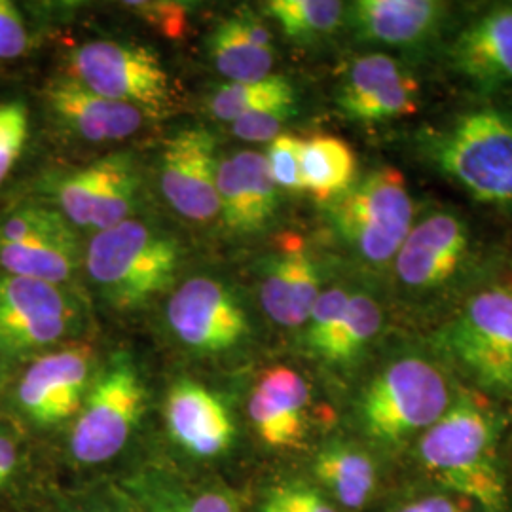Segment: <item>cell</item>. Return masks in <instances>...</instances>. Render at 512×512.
<instances>
[{"instance_id": "cell-1", "label": "cell", "mask_w": 512, "mask_h": 512, "mask_svg": "<svg viewBox=\"0 0 512 512\" xmlns=\"http://www.w3.org/2000/svg\"><path fill=\"white\" fill-rule=\"evenodd\" d=\"M499 437V414L475 391L461 389L450 408L414 442L416 458L440 490L469 499L480 512H503Z\"/></svg>"}, {"instance_id": "cell-2", "label": "cell", "mask_w": 512, "mask_h": 512, "mask_svg": "<svg viewBox=\"0 0 512 512\" xmlns=\"http://www.w3.org/2000/svg\"><path fill=\"white\" fill-rule=\"evenodd\" d=\"M423 154L471 200L512 215V103L456 112L427 135Z\"/></svg>"}, {"instance_id": "cell-3", "label": "cell", "mask_w": 512, "mask_h": 512, "mask_svg": "<svg viewBox=\"0 0 512 512\" xmlns=\"http://www.w3.org/2000/svg\"><path fill=\"white\" fill-rule=\"evenodd\" d=\"M456 393L439 361L421 351H404L366 385L359 401L361 429L378 446L401 448L420 439Z\"/></svg>"}, {"instance_id": "cell-4", "label": "cell", "mask_w": 512, "mask_h": 512, "mask_svg": "<svg viewBox=\"0 0 512 512\" xmlns=\"http://www.w3.org/2000/svg\"><path fill=\"white\" fill-rule=\"evenodd\" d=\"M480 256V239L465 213L429 207L416 217L391 264L393 281L404 302L437 304L473 279Z\"/></svg>"}, {"instance_id": "cell-5", "label": "cell", "mask_w": 512, "mask_h": 512, "mask_svg": "<svg viewBox=\"0 0 512 512\" xmlns=\"http://www.w3.org/2000/svg\"><path fill=\"white\" fill-rule=\"evenodd\" d=\"M181 264L177 239L128 219L93 236L86 268L110 306L135 310L165 293Z\"/></svg>"}, {"instance_id": "cell-6", "label": "cell", "mask_w": 512, "mask_h": 512, "mask_svg": "<svg viewBox=\"0 0 512 512\" xmlns=\"http://www.w3.org/2000/svg\"><path fill=\"white\" fill-rule=\"evenodd\" d=\"M435 346L478 391L512 399V285L476 289L442 325Z\"/></svg>"}, {"instance_id": "cell-7", "label": "cell", "mask_w": 512, "mask_h": 512, "mask_svg": "<svg viewBox=\"0 0 512 512\" xmlns=\"http://www.w3.org/2000/svg\"><path fill=\"white\" fill-rule=\"evenodd\" d=\"M416 217L412 192L393 165L372 169L330 207L336 234L376 270L393 264Z\"/></svg>"}, {"instance_id": "cell-8", "label": "cell", "mask_w": 512, "mask_h": 512, "mask_svg": "<svg viewBox=\"0 0 512 512\" xmlns=\"http://www.w3.org/2000/svg\"><path fill=\"white\" fill-rule=\"evenodd\" d=\"M147 408V387L129 355H114L93 380L74 416L71 458L82 467L116 458L133 437Z\"/></svg>"}, {"instance_id": "cell-9", "label": "cell", "mask_w": 512, "mask_h": 512, "mask_svg": "<svg viewBox=\"0 0 512 512\" xmlns=\"http://www.w3.org/2000/svg\"><path fill=\"white\" fill-rule=\"evenodd\" d=\"M71 76L103 97L164 118L177 109V93L162 61L150 48L110 40L88 42L71 57Z\"/></svg>"}, {"instance_id": "cell-10", "label": "cell", "mask_w": 512, "mask_h": 512, "mask_svg": "<svg viewBox=\"0 0 512 512\" xmlns=\"http://www.w3.org/2000/svg\"><path fill=\"white\" fill-rule=\"evenodd\" d=\"M78 311L59 289L37 279L0 275V355L25 357L69 336Z\"/></svg>"}, {"instance_id": "cell-11", "label": "cell", "mask_w": 512, "mask_h": 512, "mask_svg": "<svg viewBox=\"0 0 512 512\" xmlns=\"http://www.w3.org/2000/svg\"><path fill=\"white\" fill-rule=\"evenodd\" d=\"M384 329V308L372 294L332 287L319 294L304 325V346L329 366L355 363Z\"/></svg>"}, {"instance_id": "cell-12", "label": "cell", "mask_w": 512, "mask_h": 512, "mask_svg": "<svg viewBox=\"0 0 512 512\" xmlns=\"http://www.w3.org/2000/svg\"><path fill=\"white\" fill-rule=\"evenodd\" d=\"M139 177L129 154H109L55 183L59 211L71 224L97 232L129 219Z\"/></svg>"}, {"instance_id": "cell-13", "label": "cell", "mask_w": 512, "mask_h": 512, "mask_svg": "<svg viewBox=\"0 0 512 512\" xmlns=\"http://www.w3.org/2000/svg\"><path fill=\"white\" fill-rule=\"evenodd\" d=\"M336 105L359 124L395 122L420 109V80L393 55H363L351 63L340 82Z\"/></svg>"}, {"instance_id": "cell-14", "label": "cell", "mask_w": 512, "mask_h": 512, "mask_svg": "<svg viewBox=\"0 0 512 512\" xmlns=\"http://www.w3.org/2000/svg\"><path fill=\"white\" fill-rule=\"evenodd\" d=\"M167 323L181 344L202 353L236 348L249 332L238 298L211 277H194L171 296Z\"/></svg>"}, {"instance_id": "cell-15", "label": "cell", "mask_w": 512, "mask_h": 512, "mask_svg": "<svg viewBox=\"0 0 512 512\" xmlns=\"http://www.w3.org/2000/svg\"><path fill=\"white\" fill-rule=\"evenodd\" d=\"M93 351L88 346L57 349L37 357L19 380L18 404L37 425L74 418L92 385Z\"/></svg>"}, {"instance_id": "cell-16", "label": "cell", "mask_w": 512, "mask_h": 512, "mask_svg": "<svg viewBox=\"0 0 512 512\" xmlns=\"http://www.w3.org/2000/svg\"><path fill=\"white\" fill-rule=\"evenodd\" d=\"M215 137L202 128L179 131L165 143L162 192L169 205L196 222L220 213Z\"/></svg>"}, {"instance_id": "cell-17", "label": "cell", "mask_w": 512, "mask_h": 512, "mask_svg": "<svg viewBox=\"0 0 512 512\" xmlns=\"http://www.w3.org/2000/svg\"><path fill=\"white\" fill-rule=\"evenodd\" d=\"M454 73L480 92L512 88V2L495 4L469 19L448 46Z\"/></svg>"}, {"instance_id": "cell-18", "label": "cell", "mask_w": 512, "mask_h": 512, "mask_svg": "<svg viewBox=\"0 0 512 512\" xmlns=\"http://www.w3.org/2000/svg\"><path fill=\"white\" fill-rule=\"evenodd\" d=\"M165 421L173 442L194 458H219L230 450L236 435L226 404L192 380H181L169 389Z\"/></svg>"}, {"instance_id": "cell-19", "label": "cell", "mask_w": 512, "mask_h": 512, "mask_svg": "<svg viewBox=\"0 0 512 512\" xmlns=\"http://www.w3.org/2000/svg\"><path fill=\"white\" fill-rule=\"evenodd\" d=\"M249 418L268 448L296 450L308 435L310 387L289 366L268 368L249 397Z\"/></svg>"}, {"instance_id": "cell-20", "label": "cell", "mask_w": 512, "mask_h": 512, "mask_svg": "<svg viewBox=\"0 0 512 512\" xmlns=\"http://www.w3.org/2000/svg\"><path fill=\"white\" fill-rule=\"evenodd\" d=\"M448 16L450 4L435 0H359L349 10L357 37L401 50L421 48L440 37Z\"/></svg>"}, {"instance_id": "cell-21", "label": "cell", "mask_w": 512, "mask_h": 512, "mask_svg": "<svg viewBox=\"0 0 512 512\" xmlns=\"http://www.w3.org/2000/svg\"><path fill=\"white\" fill-rule=\"evenodd\" d=\"M46 101L65 128L92 143L122 141L135 135L145 120L141 110L103 97L73 76L52 80Z\"/></svg>"}, {"instance_id": "cell-22", "label": "cell", "mask_w": 512, "mask_h": 512, "mask_svg": "<svg viewBox=\"0 0 512 512\" xmlns=\"http://www.w3.org/2000/svg\"><path fill=\"white\" fill-rule=\"evenodd\" d=\"M321 293L319 268L298 238L270 260L260 283L262 308L287 329L306 325Z\"/></svg>"}, {"instance_id": "cell-23", "label": "cell", "mask_w": 512, "mask_h": 512, "mask_svg": "<svg viewBox=\"0 0 512 512\" xmlns=\"http://www.w3.org/2000/svg\"><path fill=\"white\" fill-rule=\"evenodd\" d=\"M207 50L217 71L230 82H256L272 76L274 38L253 16L224 19L211 33Z\"/></svg>"}, {"instance_id": "cell-24", "label": "cell", "mask_w": 512, "mask_h": 512, "mask_svg": "<svg viewBox=\"0 0 512 512\" xmlns=\"http://www.w3.org/2000/svg\"><path fill=\"white\" fill-rule=\"evenodd\" d=\"M129 494L141 512H239L238 499L230 490L194 484L162 469H148L131 478Z\"/></svg>"}, {"instance_id": "cell-25", "label": "cell", "mask_w": 512, "mask_h": 512, "mask_svg": "<svg viewBox=\"0 0 512 512\" xmlns=\"http://www.w3.org/2000/svg\"><path fill=\"white\" fill-rule=\"evenodd\" d=\"M313 475L334 503L349 511H359L378 488L376 461L363 448L332 440L313 459Z\"/></svg>"}, {"instance_id": "cell-26", "label": "cell", "mask_w": 512, "mask_h": 512, "mask_svg": "<svg viewBox=\"0 0 512 512\" xmlns=\"http://www.w3.org/2000/svg\"><path fill=\"white\" fill-rule=\"evenodd\" d=\"M357 158L346 141L334 135H315L304 141L302 179L317 202H334L355 183Z\"/></svg>"}, {"instance_id": "cell-27", "label": "cell", "mask_w": 512, "mask_h": 512, "mask_svg": "<svg viewBox=\"0 0 512 512\" xmlns=\"http://www.w3.org/2000/svg\"><path fill=\"white\" fill-rule=\"evenodd\" d=\"M78 266L76 238L42 239L29 243H0V270L4 275L61 285Z\"/></svg>"}, {"instance_id": "cell-28", "label": "cell", "mask_w": 512, "mask_h": 512, "mask_svg": "<svg viewBox=\"0 0 512 512\" xmlns=\"http://www.w3.org/2000/svg\"><path fill=\"white\" fill-rule=\"evenodd\" d=\"M296 107L293 84L279 74L256 82H228L211 97V112L224 122H234L256 110Z\"/></svg>"}, {"instance_id": "cell-29", "label": "cell", "mask_w": 512, "mask_h": 512, "mask_svg": "<svg viewBox=\"0 0 512 512\" xmlns=\"http://www.w3.org/2000/svg\"><path fill=\"white\" fill-rule=\"evenodd\" d=\"M238 167L239 181L245 202V234L266 228L277 211V184L274 183L266 156L253 150H243L232 156Z\"/></svg>"}, {"instance_id": "cell-30", "label": "cell", "mask_w": 512, "mask_h": 512, "mask_svg": "<svg viewBox=\"0 0 512 512\" xmlns=\"http://www.w3.org/2000/svg\"><path fill=\"white\" fill-rule=\"evenodd\" d=\"M266 8L283 33L298 42L330 35L346 12L338 0H272Z\"/></svg>"}, {"instance_id": "cell-31", "label": "cell", "mask_w": 512, "mask_h": 512, "mask_svg": "<svg viewBox=\"0 0 512 512\" xmlns=\"http://www.w3.org/2000/svg\"><path fill=\"white\" fill-rule=\"evenodd\" d=\"M71 236H74L71 222L61 211L44 205H23L0 220V243H29Z\"/></svg>"}, {"instance_id": "cell-32", "label": "cell", "mask_w": 512, "mask_h": 512, "mask_svg": "<svg viewBox=\"0 0 512 512\" xmlns=\"http://www.w3.org/2000/svg\"><path fill=\"white\" fill-rule=\"evenodd\" d=\"M29 137V110L21 101L0 103V184L19 160Z\"/></svg>"}, {"instance_id": "cell-33", "label": "cell", "mask_w": 512, "mask_h": 512, "mask_svg": "<svg viewBox=\"0 0 512 512\" xmlns=\"http://www.w3.org/2000/svg\"><path fill=\"white\" fill-rule=\"evenodd\" d=\"M302 148L304 141L291 133H281L270 143L266 162L277 188L306 192L302 179Z\"/></svg>"}, {"instance_id": "cell-34", "label": "cell", "mask_w": 512, "mask_h": 512, "mask_svg": "<svg viewBox=\"0 0 512 512\" xmlns=\"http://www.w3.org/2000/svg\"><path fill=\"white\" fill-rule=\"evenodd\" d=\"M260 512H338V509L327 495L310 484L285 482L266 494Z\"/></svg>"}, {"instance_id": "cell-35", "label": "cell", "mask_w": 512, "mask_h": 512, "mask_svg": "<svg viewBox=\"0 0 512 512\" xmlns=\"http://www.w3.org/2000/svg\"><path fill=\"white\" fill-rule=\"evenodd\" d=\"M126 8L169 40L183 38L188 29L190 10L181 2H126Z\"/></svg>"}, {"instance_id": "cell-36", "label": "cell", "mask_w": 512, "mask_h": 512, "mask_svg": "<svg viewBox=\"0 0 512 512\" xmlns=\"http://www.w3.org/2000/svg\"><path fill=\"white\" fill-rule=\"evenodd\" d=\"M296 114V107L256 110L232 122V133L247 143H272L289 118Z\"/></svg>"}, {"instance_id": "cell-37", "label": "cell", "mask_w": 512, "mask_h": 512, "mask_svg": "<svg viewBox=\"0 0 512 512\" xmlns=\"http://www.w3.org/2000/svg\"><path fill=\"white\" fill-rule=\"evenodd\" d=\"M29 31L16 4L0 0V61L18 59L29 50Z\"/></svg>"}, {"instance_id": "cell-38", "label": "cell", "mask_w": 512, "mask_h": 512, "mask_svg": "<svg viewBox=\"0 0 512 512\" xmlns=\"http://www.w3.org/2000/svg\"><path fill=\"white\" fill-rule=\"evenodd\" d=\"M391 512H480L475 505L459 495L435 490L414 495L401 501Z\"/></svg>"}, {"instance_id": "cell-39", "label": "cell", "mask_w": 512, "mask_h": 512, "mask_svg": "<svg viewBox=\"0 0 512 512\" xmlns=\"http://www.w3.org/2000/svg\"><path fill=\"white\" fill-rule=\"evenodd\" d=\"M61 512H139L137 503L124 494L84 495Z\"/></svg>"}, {"instance_id": "cell-40", "label": "cell", "mask_w": 512, "mask_h": 512, "mask_svg": "<svg viewBox=\"0 0 512 512\" xmlns=\"http://www.w3.org/2000/svg\"><path fill=\"white\" fill-rule=\"evenodd\" d=\"M18 467V444L10 433L0 429V490L8 484Z\"/></svg>"}]
</instances>
